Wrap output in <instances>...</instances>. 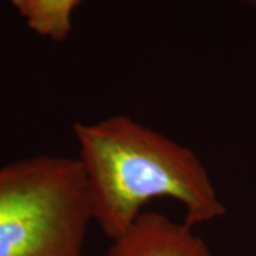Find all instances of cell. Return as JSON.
Instances as JSON below:
<instances>
[{
	"label": "cell",
	"instance_id": "6da1fadb",
	"mask_svg": "<svg viewBox=\"0 0 256 256\" xmlns=\"http://www.w3.org/2000/svg\"><path fill=\"white\" fill-rule=\"evenodd\" d=\"M73 130L92 220L110 240L160 198L181 204L192 228L226 214L206 168L188 146L128 116L77 122Z\"/></svg>",
	"mask_w": 256,
	"mask_h": 256
},
{
	"label": "cell",
	"instance_id": "7a4b0ae2",
	"mask_svg": "<svg viewBox=\"0 0 256 256\" xmlns=\"http://www.w3.org/2000/svg\"><path fill=\"white\" fill-rule=\"evenodd\" d=\"M92 220L78 158L37 156L0 168V256H86Z\"/></svg>",
	"mask_w": 256,
	"mask_h": 256
},
{
	"label": "cell",
	"instance_id": "3957f363",
	"mask_svg": "<svg viewBox=\"0 0 256 256\" xmlns=\"http://www.w3.org/2000/svg\"><path fill=\"white\" fill-rule=\"evenodd\" d=\"M107 256H212V252L185 222L144 210L127 232L111 240Z\"/></svg>",
	"mask_w": 256,
	"mask_h": 256
},
{
	"label": "cell",
	"instance_id": "277c9868",
	"mask_svg": "<svg viewBox=\"0 0 256 256\" xmlns=\"http://www.w3.org/2000/svg\"><path fill=\"white\" fill-rule=\"evenodd\" d=\"M30 30L38 36L63 42L72 33L74 10L84 0H10Z\"/></svg>",
	"mask_w": 256,
	"mask_h": 256
},
{
	"label": "cell",
	"instance_id": "5b68a950",
	"mask_svg": "<svg viewBox=\"0 0 256 256\" xmlns=\"http://www.w3.org/2000/svg\"><path fill=\"white\" fill-rule=\"evenodd\" d=\"M240 2H244V3H249V4H254V6H256V0H240Z\"/></svg>",
	"mask_w": 256,
	"mask_h": 256
}]
</instances>
